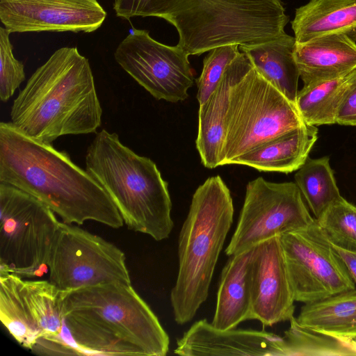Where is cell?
I'll use <instances>...</instances> for the list:
<instances>
[{
	"instance_id": "1",
	"label": "cell",
	"mask_w": 356,
	"mask_h": 356,
	"mask_svg": "<svg viewBox=\"0 0 356 356\" xmlns=\"http://www.w3.org/2000/svg\"><path fill=\"white\" fill-rule=\"evenodd\" d=\"M0 183L33 195L63 222L92 220L114 229L124 225L108 194L67 152L30 138L10 122L0 123Z\"/></svg>"
},
{
	"instance_id": "2",
	"label": "cell",
	"mask_w": 356,
	"mask_h": 356,
	"mask_svg": "<svg viewBox=\"0 0 356 356\" xmlns=\"http://www.w3.org/2000/svg\"><path fill=\"white\" fill-rule=\"evenodd\" d=\"M102 108L88 58L61 47L31 76L14 99L10 122L25 135L51 144L66 135L96 133Z\"/></svg>"
},
{
	"instance_id": "3",
	"label": "cell",
	"mask_w": 356,
	"mask_h": 356,
	"mask_svg": "<svg viewBox=\"0 0 356 356\" xmlns=\"http://www.w3.org/2000/svg\"><path fill=\"white\" fill-rule=\"evenodd\" d=\"M65 323L82 355L165 356L170 338L131 284L65 291Z\"/></svg>"
},
{
	"instance_id": "4",
	"label": "cell",
	"mask_w": 356,
	"mask_h": 356,
	"mask_svg": "<svg viewBox=\"0 0 356 356\" xmlns=\"http://www.w3.org/2000/svg\"><path fill=\"white\" fill-rule=\"evenodd\" d=\"M118 17H156L177 31L188 56L216 47L255 43L285 33L289 22L280 0H115Z\"/></svg>"
},
{
	"instance_id": "5",
	"label": "cell",
	"mask_w": 356,
	"mask_h": 356,
	"mask_svg": "<svg viewBox=\"0 0 356 356\" xmlns=\"http://www.w3.org/2000/svg\"><path fill=\"white\" fill-rule=\"evenodd\" d=\"M86 170L108 194L124 224L160 241L173 226L168 183L156 163L125 146L116 133L96 132L86 155Z\"/></svg>"
},
{
	"instance_id": "6",
	"label": "cell",
	"mask_w": 356,
	"mask_h": 356,
	"mask_svg": "<svg viewBox=\"0 0 356 356\" xmlns=\"http://www.w3.org/2000/svg\"><path fill=\"white\" fill-rule=\"evenodd\" d=\"M233 217L231 193L219 175L197 187L179 235L178 273L170 296L177 324L190 322L207 299Z\"/></svg>"
},
{
	"instance_id": "7",
	"label": "cell",
	"mask_w": 356,
	"mask_h": 356,
	"mask_svg": "<svg viewBox=\"0 0 356 356\" xmlns=\"http://www.w3.org/2000/svg\"><path fill=\"white\" fill-rule=\"evenodd\" d=\"M305 124L296 104L252 65L232 90L220 165Z\"/></svg>"
},
{
	"instance_id": "8",
	"label": "cell",
	"mask_w": 356,
	"mask_h": 356,
	"mask_svg": "<svg viewBox=\"0 0 356 356\" xmlns=\"http://www.w3.org/2000/svg\"><path fill=\"white\" fill-rule=\"evenodd\" d=\"M55 214L33 195L0 183V273L22 278L48 273L60 222Z\"/></svg>"
},
{
	"instance_id": "9",
	"label": "cell",
	"mask_w": 356,
	"mask_h": 356,
	"mask_svg": "<svg viewBox=\"0 0 356 356\" xmlns=\"http://www.w3.org/2000/svg\"><path fill=\"white\" fill-rule=\"evenodd\" d=\"M49 281L63 291L105 283L131 284L122 250L77 225L60 222L49 259Z\"/></svg>"
},
{
	"instance_id": "10",
	"label": "cell",
	"mask_w": 356,
	"mask_h": 356,
	"mask_svg": "<svg viewBox=\"0 0 356 356\" xmlns=\"http://www.w3.org/2000/svg\"><path fill=\"white\" fill-rule=\"evenodd\" d=\"M297 184L258 177L246 186L237 226L225 253L231 256L315 221Z\"/></svg>"
},
{
	"instance_id": "11",
	"label": "cell",
	"mask_w": 356,
	"mask_h": 356,
	"mask_svg": "<svg viewBox=\"0 0 356 356\" xmlns=\"http://www.w3.org/2000/svg\"><path fill=\"white\" fill-rule=\"evenodd\" d=\"M280 238L296 301L314 302L356 288L316 220Z\"/></svg>"
},
{
	"instance_id": "12",
	"label": "cell",
	"mask_w": 356,
	"mask_h": 356,
	"mask_svg": "<svg viewBox=\"0 0 356 356\" xmlns=\"http://www.w3.org/2000/svg\"><path fill=\"white\" fill-rule=\"evenodd\" d=\"M65 293L49 280L1 273L0 320L22 346L31 350L40 338L61 337Z\"/></svg>"
},
{
	"instance_id": "13",
	"label": "cell",
	"mask_w": 356,
	"mask_h": 356,
	"mask_svg": "<svg viewBox=\"0 0 356 356\" xmlns=\"http://www.w3.org/2000/svg\"><path fill=\"white\" fill-rule=\"evenodd\" d=\"M118 65L156 99L185 100L194 81L188 54L178 45L153 39L148 31L133 29L118 44Z\"/></svg>"
},
{
	"instance_id": "14",
	"label": "cell",
	"mask_w": 356,
	"mask_h": 356,
	"mask_svg": "<svg viewBox=\"0 0 356 356\" xmlns=\"http://www.w3.org/2000/svg\"><path fill=\"white\" fill-rule=\"evenodd\" d=\"M106 12L97 0H0V19L11 33H91Z\"/></svg>"
},
{
	"instance_id": "15",
	"label": "cell",
	"mask_w": 356,
	"mask_h": 356,
	"mask_svg": "<svg viewBox=\"0 0 356 356\" xmlns=\"http://www.w3.org/2000/svg\"><path fill=\"white\" fill-rule=\"evenodd\" d=\"M280 236L254 246L251 263V319L264 326L289 321L295 310Z\"/></svg>"
},
{
	"instance_id": "16",
	"label": "cell",
	"mask_w": 356,
	"mask_h": 356,
	"mask_svg": "<svg viewBox=\"0 0 356 356\" xmlns=\"http://www.w3.org/2000/svg\"><path fill=\"white\" fill-rule=\"evenodd\" d=\"M174 353L185 356H284L283 338L264 330H221L202 319L177 339Z\"/></svg>"
},
{
	"instance_id": "17",
	"label": "cell",
	"mask_w": 356,
	"mask_h": 356,
	"mask_svg": "<svg viewBox=\"0 0 356 356\" xmlns=\"http://www.w3.org/2000/svg\"><path fill=\"white\" fill-rule=\"evenodd\" d=\"M252 67L248 56L240 52L227 67L218 87L208 100L200 105L195 144L201 162L207 168L220 166L226 118L232 90Z\"/></svg>"
},
{
	"instance_id": "18",
	"label": "cell",
	"mask_w": 356,
	"mask_h": 356,
	"mask_svg": "<svg viewBox=\"0 0 356 356\" xmlns=\"http://www.w3.org/2000/svg\"><path fill=\"white\" fill-rule=\"evenodd\" d=\"M293 56L304 85L348 75L356 69V41L331 34L296 42Z\"/></svg>"
},
{
	"instance_id": "19",
	"label": "cell",
	"mask_w": 356,
	"mask_h": 356,
	"mask_svg": "<svg viewBox=\"0 0 356 356\" xmlns=\"http://www.w3.org/2000/svg\"><path fill=\"white\" fill-rule=\"evenodd\" d=\"M254 248L229 256L222 268L215 314L211 322L216 329L236 328L239 323L251 319V263Z\"/></svg>"
},
{
	"instance_id": "20",
	"label": "cell",
	"mask_w": 356,
	"mask_h": 356,
	"mask_svg": "<svg viewBox=\"0 0 356 356\" xmlns=\"http://www.w3.org/2000/svg\"><path fill=\"white\" fill-rule=\"evenodd\" d=\"M295 37L286 33L271 40L240 45L254 69L296 103L300 73L295 61Z\"/></svg>"
},
{
	"instance_id": "21",
	"label": "cell",
	"mask_w": 356,
	"mask_h": 356,
	"mask_svg": "<svg viewBox=\"0 0 356 356\" xmlns=\"http://www.w3.org/2000/svg\"><path fill=\"white\" fill-rule=\"evenodd\" d=\"M291 27L298 43L331 34L356 41V0H310L296 9Z\"/></svg>"
},
{
	"instance_id": "22",
	"label": "cell",
	"mask_w": 356,
	"mask_h": 356,
	"mask_svg": "<svg viewBox=\"0 0 356 356\" xmlns=\"http://www.w3.org/2000/svg\"><path fill=\"white\" fill-rule=\"evenodd\" d=\"M317 139V127L305 124L240 156L232 164L248 165L263 172L290 173L304 164Z\"/></svg>"
},
{
	"instance_id": "23",
	"label": "cell",
	"mask_w": 356,
	"mask_h": 356,
	"mask_svg": "<svg viewBox=\"0 0 356 356\" xmlns=\"http://www.w3.org/2000/svg\"><path fill=\"white\" fill-rule=\"evenodd\" d=\"M296 318L310 330L351 341L356 339V288L305 303Z\"/></svg>"
},
{
	"instance_id": "24",
	"label": "cell",
	"mask_w": 356,
	"mask_h": 356,
	"mask_svg": "<svg viewBox=\"0 0 356 356\" xmlns=\"http://www.w3.org/2000/svg\"><path fill=\"white\" fill-rule=\"evenodd\" d=\"M296 171L295 183L315 219L330 204L342 197L330 165L329 157H308Z\"/></svg>"
},
{
	"instance_id": "25",
	"label": "cell",
	"mask_w": 356,
	"mask_h": 356,
	"mask_svg": "<svg viewBox=\"0 0 356 356\" xmlns=\"http://www.w3.org/2000/svg\"><path fill=\"white\" fill-rule=\"evenodd\" d=\"M346 76L304 85L298 92L295 104L305 124L316 127L336 124Z\"/></svg>"
},
{
	"instance_id": "26",
	"label": "cell",
	"mask_w": 356,
	"mask_h": 356,
	"mask_svg": "<svg viewBox=\"0 0 356 356\" xmlns=\"http://www.w3.org/2000/svg\"><path fill=\"white\" fill-rule=\"evenodd\" d=\"M283 338L284 356L356 355L353 341H347L301 325L294 316Z\"/></svg>"
},
{
	"instance_id": "27",
	"label": "cell",
	"mask_w": 356,
	"mask_h": 356,
	"mask_svg": "<svg viewBox=\"0 0 356 356\" xmlns=\"http://www.w3.org/2000/svg\"><path fill=\"white\" fill-rule=\"evenodd\" d=\"M316 220L332 243L356 250V206L341 197Z\"/></svg>"
},
{
	"instance_id": "28",
	"label": "cell",
	"mask_w": 356,
	"mask_h": 356,
	"mask_svg": "<svg viewBox=\"0 0 356 356\" xmlns=\"http://www.w3.org/2000/svg\"><path fill=\"white\" fill-rule=\"evenodd\" d=\"M203 60L200 77L196 80L199 104L205 103L220 82L229 65L240 53L238 45L220 46L209 51Z\"/></svg>"
},
{
	"instance_id": "29",
	"label": "cell",
	"mask_w": 356,
	"mask_h": 356,
	"mask_svg": "<svg viewBox=\"0 0 356 356\" xmlns=\"http://www.w3.org/2000/svg\"><path fill=\"white\" fill-rule=\"evenodd\" d=\"M11 32L0 27V99L6 102L25 80L24 67L13 53Z\"/></svg>"
},
{
	"instance_id": "30",
	"label": "cell",
	"mask_w": 356,
	"mask_h": 356,
	"mask_svg": "<svg viewBox=\"0 0 356 356\" xmlns=\"http://www.w3.org/2000/svg\"><path fill=\"white\" fill-rule=\"evenodd\" d=\"M336 124L356 126V69L346 76L336 113Z\"/></svg>"
},
{
	"instance_id": "31",
	"label": "cell",
	"mask_w": 356,
	"mask_h": 356,
	"mask_svg": "<svg viewBox=\"0 0 356 356\" xmlns=\"http://www.w3.org/2000/svg\"><path fill=\"white\" fill-rule=\"evenodd\" d=\"M331 245L343 262L350 277L356 286V250H348L332 243Z\"/></svg>"
},
{
	"instance_id": "32",
	"label": "cell",
	"mask_w": 356,
	"mask_h": 356,
	"mask_svg": "<svg viewBox=\"0 0 356 356\" xmlns=\"http://www.w3.org/2000/svg\"><path fill=\"white\" fill-rule=\"evenodd\" d=\"M353 342L355 346L356 347V339H353Z\"/></svg>"
}]
</instances>
